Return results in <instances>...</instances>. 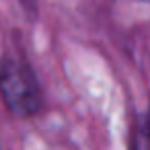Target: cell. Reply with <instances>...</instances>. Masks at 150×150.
Here are the masks:
<instances>
[{
  "instance_id": "obj_2",
  "label": "cell",
  "mask_w": 150,
  "mask_h": 150,
  "mask_svg": "<svg viewBox=\"0 0 150 150\" xmlns=\"http://www.w3.org/2000/svg\"><path fill=\"white\" fill-rule=\"evenodd\" d=\"M127 150H140V146H138V129H136V123H134V125H132V129H129Z\"/></svg>"
},
{
  "instance_id": "obj_1",
  "label": "cell",
  "mask_w": 150,
  "mask_h": 150,
  "mask_svg": "<svg viewBox=\"0 0 150 150\" xmlns=\"http://www.w3.org/2000/svg\"><path fill=\"white\" fill-rule=\"evenodd\" d=\"M0 97L15 117H31L43 109V91L27 60L15 54L0 60Z\"/></svg>"
},
{
  "instance_id": "obj_3",
  "label": "cell",
  "mask_w": 150,
  "mask_h": 150,
  "mask_svg": "<svg viewBox=\"0 0 150 150\" xmlns=\"http://www.w3.org/2000/svg\"><path fill=\"white\" fill-rule=\"evenodd\" d=\"M142 134L146 138V142L150 144V103H148V111H146V117H144V125H142Z\"/></svg>"
}]
</instances>
